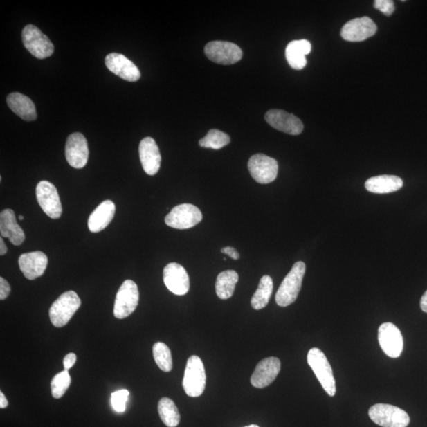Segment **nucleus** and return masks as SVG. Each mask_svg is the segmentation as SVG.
<instances>
[{"label": "nucleus", "instance_id": "nucleus-1", "mask_svg": "<svg viewBox=\"0 0 427 427\" xmlns=\"http://www.w3.org/2000/svg\"><path fill=\"white\" fill-rule=\"evenodd\" d=\"M305 273V263L298 262L293 265L290 273L285 277L276 293L275 301L280 307H286L296 302L301 291Z\"/></svg>", "mask_w": 427, "mask_h": 427}, {"label": "nucleus", "instance_id": "nucleus-2", "mask_svg": "<svg viewBox=\"0 0 427 427\" xmlns=\"http://www.w3.org/2000/svg\"><path fill=\"white\" fill-rule=\"evenodd\" d=\"M81 306L79 296L73 291L61 295L49 309V318L57 328H62L68 324Z\"/></svg>", "mask_w": 427, "mask_h": 427}, {"label": "nucleus", "instance_id": "nucleus-3", "mask_svg": "<svg viewBox=\"0 0 427 427\" xmlns=\"http://www.w3.org/2000/svg\"><path fill=\"white\" fill-rule=\"evenodd\" d=\"M307 361L325 391L330 397H334L336 392V381L325 354L319 348L314 347L308 353Z\"/></svg>", "mask_w": 427, "mask_h": 427}, {"label": "nucleus", "instance_id": "nucleus-4", "mask_svg": "<svg viewBox=\"0 0 427 427\" xmlns=\"http://www.w3.org/2000/svg\"><path fill=\"white\" fill-rule=\"evenodd\" d=\"M369 417L382 427H407L410 423L408 414L400 408L390 404L376 403L369 410Z\"/></svg>", "mask_w": 427, "mask_h": 427}, {"label": "nucleus", "instance_id": "nucleus-5", "mask_svg": "<svg viewBox=\"0 0 427 427\" xmlns=\"http://www.w3.org/2000/svg\"><path fill=\"white\" fill-rule=\"evenodd\" d=\"M206 373L201 358L192 356L188 358L183 379V388L188 396L198 397L203 394L206 386Z\"/></svg>", "mask_w": 427, "mask_h": 427}, {"label": "nucleus", "instance_id": "nucleus-6", "mask_svg": "<svg viewBox=\"0 0 427 427\" xmlns=\"http://www.w3.org/2000/svg\"><path fill=\"white\" fill-rule=\"evenodd\" d=\"M21 39L28 51L37 59L48 58L54 53L52 42L35 26H26L22 30Z\"/></svg>", "mask_w": 427, "mask_h": 427}, {"label": "nucleus", "instance_id": "nucleus-7", "mask_svg": "<svg viewBox=\"0 0 427 427\" xmlns=\"http://www.w3.org/2000/svg\"><path fill=\"white\" fill-rule=\"evenodd\" d=\"M140 300V293L134 281L125 280L116 293L113 314L116 318L124 319L135 311Z\"/></svg>", "mask_w": 427, "mask_h": 427}, {"label": "nucleus", "instance_id": "nucleus-8", "mask_svg": "<svg viewBox=\"0 0 427 427\" xmlns=\"http://www.w3.org/2000/svg\"><path fill=\"white\" fill-rule=\"evenodd\" d=\"M203 215L197 207L190 203H183L174 207L166 215L165 223L172 228L186 230L201 223Z\"/></svg>", "mask_w": 427, "mask_h": 427}, {"label": "nucleus", "instance_id": "nucleus-9", "mask_svg": "<svg viewBox=\"0 0 427 427\" xmlns=\"http://www.w3.org/2000/svg\"><path fill=\"white\" fill-rule=\"evenodd\" d=\"M204 53L212 62L223 65L239 62L243 55L242 50L237 44L221 41L209 42L205 46Z\"/></svg>", "mask_w": 427, "mask_h": 427}, {"label": "nucleus", "instance_id": "nucleus-10", "mask_svg": "<svg viewBox=\"0 0 427 427\" xmlns=\"http://www.w3.org/2000/svg\"><path fill=\"white\" fill-rule=\"evenodd\" d=\"M249 173L260 184H269L278 175L279 165L277 161L263 154H254L248 163Z\"/></svg>", "mask_w": 427, "mask_h": 427}, {"label": "nucleus", "instance_id": "nucleus-11", "mask_svg": "<svg viewBox=\"0 0 427 427\" xmlns=\"http://www.w3.org/2000/svg\"><path fill=\"white\" fill-rule=\"evenodd\" d=\"M37 201L49 218L58 219L62 215V204H61L57 188L51 182L42 181L36 188Z\"/></svg>", "mask_w": 427, "mask_h": 427}, {"label": "nucleus", "instance_id": "nucleus-12", "mask_svg": "<svg viewBox=\"0 0 427 427\" xmlns=\"http://www.w3.org/2000/svg\"><path fill=\"white\" fill-rule=\"evenodd\" d=\"M379 341L382 351L388 356L397 358L401 356L403 339L400 329L392 323L382 324L379 329Z\"/></svg>", "mask_w": 427, "mask_h": 427}, {"label": "nucleus", "instance_id": "nucleus-13", "mask_svg": "<svg viewBox=\"0 0 427 427\" xmlns=\"http://www.w3.org/2000/svg\"><path fill=\"white\" fill-rule=\"evenodd\" d=\"M65 156L71 167H85L89 158V149L87 138L81 133H73L69 136L66 143Z\"/></svg>", "mask_w": 427, "mask_h": 427}, {"label": "nucleus", "instance_id": "nucleus-14", "mask_svg": "<svg viewBox=\"0 0 427 427\" xmlns=\"http://www.w3.org/2000/svg\"><path fill=\"white\" fill-rule=\"evenodd\" d=\"M265 120L275 129L291 136L300 135L304 125L300 119L281 109H271L265 114Z\"/></svg>", "mask_w": 427, "mask_h": 427}, {"label": "nucleus", "instance_id": "nucleus-15", "mask_svg": "<svg viewBox=\"0 0 427 427\" xmlns=\"http://www.w3.org/2000/svg\"><path fill=\"white\" fill-rule=\"evenodd\" d=\"M376 30L378 27L374 21L365 16L347 22L342 28L341 36L345 41L359 42L373 37Z\"/></svg>", "mask_w": 427, "mask_h": 427}, {"label": "nucleus", "instance_id": "nucleus-16", "mask_svg": "<svg viewBox=\"0 0 427 427\" xmlns=\"http://www.w3.org/2000/svg\"><path fill=\"white\" fill-rule=\"evenodd\" d=\"M163 280L169 291L176 296H185L190 291V276L179 264L170 263L165 266Z\"/></svg>", "mask_w": 427, "mask_h": 427}, {"label": "nucleus", "instance_id": "nucleus-17", "mask_svg": "<svg viewBox=\"0 0 427 427\" xmlns=\"http://www.w3.org/2000/svg\"><path fill=\"white\" fill-rule=\"evenodd\" d=\"M105 65L113 74L126 81L136 82L140 79V71L136 65L125 55L120 53H110L105 57Z\"/></svg>", "mask_w": 427, "mask_h": 427}, {"label": "nucleus", "instance_id": "nucleus-18", "mask_svg": "<svg viewBox=\"0 0 427 427\" xmlns=\"http://www.w3.org/2000/svg\"><path fill=\"white\" fill-rule=\"evenodd\" d=\"M281 370L279 358L270 357L263 359L257 365L251 376V384L258 389L270 385L277 378Z\"/></svg>", "mask_w": 427, "mask_h": 427}, {"label": "nucleus", "instance_id": "nucleus-19", "mask_svg": "<svg viewBox=\"0 0 427 427\" xmlns=\"http://www.w3.org/2000/svg\"><path fill=\"white\" fill-rule=\"evenodd\" d=\"M48 262L46 253L41 251L21 254L19 259L21 273L30 280L41 277L46 270Z\"/></svg>", "mask_w": 427, "mask_h": 427}, {"label": "nucleus", "instance_id": "nucleus-20", "mask_svg": "<svg viewBox=\"0 0 427 427\" xmlns=\"http://www.w3.org/2000/svg\"><path fill=\"white\" fill-rule=\"evenodd\" d=\"M138 153L143 168L148 175H155L158 173L162 157L156 142L152 137L144 138L138 147Z\"/></svg>", "mask_w": 427, "mask_h": 427}, {"label": "nucleus", "instance_id": "nucleus-21", "mask_svg": "<svg viewBox=\"0 0 427 427\" xmlns=\"http://www.w3.org/2000/svg\"><path fill=\"white\" fill-rule=\"evenodd\" d=\"M0 234L7 237L15 246H20L25 241L24 230L17 223L13 210L5 209L0 214Z\"/></svg>", "mask_w": 427, "mask_h": 427}, {"label": "nucleus", "instance_id": "nucleus-22", "mask_svg": "<svg viewBox=\"0 0 427 427\" xmlns=\"http://www.w3.org/2000/svg\"><path fill=\"white\" fill-rule=\"evenodd\" d=\"M116 212L113 201H105L93 210L88 219V227L92 233L101 232L112 221Z\"/></svg>", "mask_w": 427, "mask_h": 427}, {"label": "nucleus", "instance_id": "nucleus-23", "mask_svg": "<svg viewBox=\"0 0 427 427\" xmlns=\"http://www.w3.org/2000/svg\"><path fill=\"white\" fill-rule=\"evenodd\" d=\"M7 102L9 108L22 120L32 121L37 119L35 105L24 94L11 93L8 96Z\"/></svg>", "mask_w": 427, "mask_h": 427}, {"label": "nucleus", "instance_id": "nucleus-24", "mask_svg": "<svg viewBox=\"0 0 427 427\" xmlns=\"http://www.w3.org/2000/svg\"><path fill=\"white\" fill-rule=\"evenodd\" d=\"M311 44L307 40L293 41L286 48V58L293 69L302 70L306 66V55L311 52Z\"/></svg>", "mask_w": 427, "mask_h": 427}, {"label": "nucleus", "instance_id": "nucleus-25", "mask_svg": "<svg viewBox=\"0 0 427 427\" xmlns=\"http://www.w3.org/2000/svg\"><path fill=\"white\" fill-rule=\"evenodd\" d=\"M403 182L401 177L393 175H381L368 179L365 183L367 190L376 194H386L400 190Z\"/></svg>", "mask_w": 427, "mask_h": 427}, {"label": "nucleus", "instance_id": "nucleus-26", "mask_svg": "<svg viewBox=\"0 0 427 427\" xmlns=\"http://www.w3.org/2000/svg\"><path fill=\"white\" fill-rule=\"evenodd\" d=\"M239 276L234 270H228L221 273L216 280L215 291L220 299H228L234 295L237 282Z\"/></svg>", "mask_w": 427, "mask_h": 427}, {"label": "nucleus", "instance_id": "nucleus-27", "mask_svg": "<svg viewBox=\"0 0 427 427\" xmlns=\"http://www.w3.org/2000/svg\"><path fill=\"white\" fill-rule=\"evenodd\" d=\"M273 291V281L269 275H264L260 281L256 292H255L251 305L254 309H262L269 302L271 293Z\"/></svg>", "mask_w": 427, "mask_h": 427}, {"label": "nucleus", "instance_id": "nucleus-28", "mask_svg": "<svg viewBox=\"0 0 427 427\" xmlns=\"http://www.w3.org/2000/svg\"><path fill=\"white\" fill-rule=\"evenodd\" d=\"M158 414L161 419L166 426L176 427L179 426L181 415L176 404L170 398H162L158 402Z\"/></svg>", "mask_w": 427, "mask_h": 427}, {"label": "nucleus", "instance_id": "nucleus-29", "mask_svg": "<svg viewBox=\"0 0 427 427\" xmlns=\"http://www.w3.org/2000/svg\"><path fill=\"white\" fill-rule=\"evenodd\" d=\"M153 356L155 363L163 372H170L173 368V359L167 345L162 342L155 343L153 347Z\"/></svg>", "mask_w": 427, "mask_h": 427}, {"label": "nucleus", "instance_id": "nucleus-30", "mask_svg": "<svg viewBox=\"0 0 427 427\" xmlns=\"http://www.w3.org/2000/svg\"><path fill=\"white\" fill-rule=\"evenodd\" d=\"M230 143V138L226 133L217 129L210 130L206 136L199 140V146L204 148L219 149Z\"/></svg>", "mask_w": 427, "mask_h": 427}, {"label": "nucleus", "instance_id": "nucleus-31", "mask_svg": "<svg viewBox=\"0 0 427 427\" xmlns=\"http://www.w3.org/2000/svg\"><path fill=\"white\" fill-rule=\"evenodd\" d=\"M69 370H64L55 375L51 382L52 395L55 399L62 397L71 385Z\"/></svg>", "mask_w": 427, "mask_h": 427}, {"label": "nucleus", "instance_id": "nucleus-32", "mask_svg": "<svg viewBox=\"0 0 427 427\" xmlns=\"http://www.w3.org/2000/svg\"><path fill=\"white\" fill-rule=\"evenodd\" d=\"M129 392L126 390L116 391L111 395V403L116 412H124L126 403L129 400Z\"/></svg>", "mask_w": 427, "mask_h": 427}, {"label": "nucleus", "instance_id": "nucleus-33", "mask_svg": "<svg viewBox=\"0 0 427 427\" xmlns=\"http://www.w3.org/2000/svg\"><path fill=\"white\" fill-rule=\"evenodd\" d=\"M374 7L387 16L392 15L395 10L394 2L392 0H376Z\"/></svg>", "mask_w": 427, "mask_h": 427}, {"label": "nucleus", "instance_id": "nucleus-34", "mask_svg": "<svg viewBox=\"0 0 427 427\" xmlns=\"http://www.w3.org/2000/svg\"><path fill=\"white\" fill-rule=\"evenodd\" d=\"M10 292V287L8 282L1 277L0 278V299L5 300L9 296Z\"/></svg>", "mask_w": 427, "mask_h": 427}, {"label": "nucleus", "instance_id": "nucleus-35", "mask_svg": "<svg viewBox=\"0 0 427 427\" xmlns=\"http://www.w3.org/2000/svg\"><path fill=\"white\" fill-rule=\"evenodd\" d=\"M77 357L75 354L70 353L68 356H66L64 359V367L65 370H69L75 365Z\"/></svg>", "mask_w": 427, "mask_h": 427}, {"label": "nucleus", "instance_id": "nucleus-36", "mask_svg": "<svg viewBox=\"0 0 427 427\" xmlns=\"http://www.w3.org/2000/svg\"><path fill=\"white\" fill-rule=\"evenodd\" d=\"M221 252L228 255V256L230 257H231L232 259L234 260H238L240 258V255L239 253H238V252L236 251V249L235 248L233 247H224L223 248L221 249Z\"/></svg>", "mask_w": 427, "mask_h": 427}, {"label": "nucleus", "instance_id": "nucleus-37", "mask_svg": "<svg viewBox=\"0 0 427 427\" xmlns=\"http://www.w3.org/2000/svg\"><path fill=\"white\" fill-rule=\"evenodd\" d=\"M420 307L424 312L427 313V291L424 293L422 298H421Z\"/></svg>", "mask_w": 427, "mask_h": 427}, {"label": "nucleus", "instance_id": "nucleus-38", "mask_svg": "<svg viewBox=\"0 0 427 427\" xmlns=\"http://www.w3.org/2000/svg\"><path fill=\"white\" fill-rule=\"evenodd\" d=\"M8 406L7 398L4 396L3 392H0V408H6Z\"/></svg>", "mask_w": 427, "mask_h": 427}, {"label": "nucleus", "instance_id": "nucleus-39", "mask_svg": "<svg viewBox=\"0 0 427 427\" xmlns=\"http://www.w3.org/2000/svg\"><path fill=\"white\" fill-rule=\"evenodd\" d=\"M8 252V248L5 245V242H3V238L1 237L0 238V255L3 256Z\"/></svg>", "mask_w": 427, "mask_h": 427}, {"label": "nucleus", "instance_id": "nucleus-40", "mask_svg": "<svg viewBox=\"0 0 427 427\" xmlns=\"http://www.w3.org/2000/svg\"><path fill=\"white\" fill-rule=\"evenodd\" d=\"M19 219L20 220H24V216L19 215Z\"/></svg>", "mask_w": 427, "mask_h": 427}, {"label": "nucleus", "instance_id": "nucleus-41", "mask_svg": "<svg viewBox=\"0 0 427 427\" xmlns=\"http://www.w3.org/2000/svg\"><path fill=\"white\" fill-rule=\"evenodd\" d=\"M245 427H259L257 425H251V426H247Z\"/></svg>", "mask_w": 427, "mask_h": 427}]
</instances>
